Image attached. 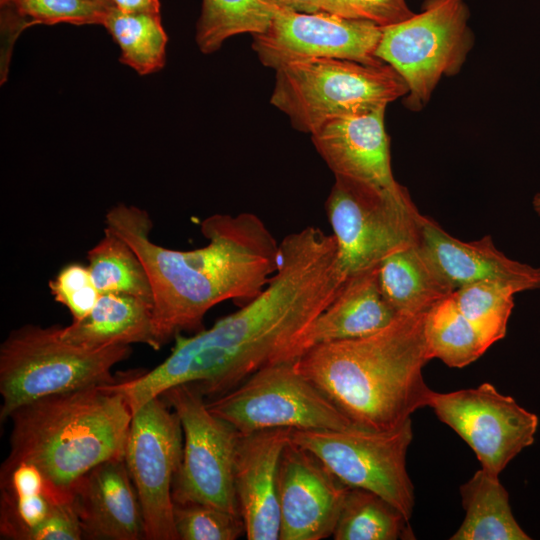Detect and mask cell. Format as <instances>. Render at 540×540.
<instances>
[{
  "label": "cell",
  "instance_id": "6da1fadb",
  "mask_svg": "<svg viewBox=\"0 0 540 540\" xmlns=\"http://www.w3.org/2000/svg\"><path fill=\"white\" fill-rule=\"evenodd\" d=\"M347 278L333 235L314 226L291 233L279 243L276 270L256 297L209 329L190 337L177 334L162 363L115 388L132 412L184 383L217 398L264 366L281 362Z\"/></svg>",
  "mask_w": 540,
  "mask_h": 540
},
{
  "label": "cell",
  "instance_id": "7a4b0ae2",
  "mask_svg": "<svg viewBox=\"0 0 540 540\" xmlns=\"http://www.w3.org/2000/svg\"><path fill=\"white\" fill-rule=\"evenodd\" d=\"M152 227L149 213L134 205L116 204L105 215V228L135 251L149 275L156 350L200 328L213 306L251 301L276 270L279 243L253 213L208 216L201 222L208 243L192 250L154 243Z\"/></svg>",
  "mask_w": 540,
  "mask_h": 540
},
{
  "label": "cell",
  "instance_id": "3957f363",
  "mask_svg": "<svg viewBox=\"0 0 540 540\" xmlns=\"http://www.w3.org/2000/svg\"><path fill=\"white\" fill-rule=\"evenodd\" d=\"M426 313L399 314L359 338L315 346L293 361L355 426L391 430L427 406Z\"/></svg>",
  "mask_w": 540,
  "mask_h": 540
},
{
  "label": "cell",
  "instance_id": "277c9868",
  "mask_svg": "<svg viewBox=\"0 0 540 540\" xmlns=\"http://www.w3.org/2000/svg\"><path fill=\"white\" fill-rule=\"evenodd\" d=\"M133 412L109 385L44 397L11 413L7 460L37 466L53 483L72 492L86 472L124 458Z\"/></svg>",
  "mask_w": 540,
  "mask_h": 540
},
{
  "label": "cell",
  "instance_id": "5b68a950",
  "mask_svg": "<svg viewBox=\"0 0 540 540\" xmlns=\"http://www.w3.org/2000/svg\"><path fill=\"white\" fill-rule=\"evenodd\" d=\"M131 353L130 345L97 348L69 343L60 326L27 324L12 330L0 346V419L32 401L117 380L112 368Z\"/></svg>",
  "mask_w": 540,
  "mask_h": 540
},
{
  "label": "cell",
  "instance_id": "8992f818",
  "mask_svg": "<svg viewBox=\"0 0 540 540\" xmlns=\"http://www.w3.org/2000/svg\"><path fill=\"white\" fill-rule=\"evenodd\" d=\"M275 72L270 103L310 135L329 120L386 108L408 93L404 79L386 63L313 58L285 63Z\"/></svg>",
  "mask_w": 540,
  "mask_h": 540
},
{
  "label": "cell",
  "instance_id": "52a82bcc",
  "mask_svg": "<svg viewBox=\"0 0 540 540\" xmlns=\"http://www.w3.org/2000/svg\"><path fill=\"white\" fill-rule=\"evenodd\" d=\"M325 210L347 277L375 268L389 255L419 241L422 214L407 189L384 191L335 176Z\"/></svg>",
  "mask_w": 540,
  "mask_h": 540
},
{
  "label": "cell",
  "instance_id": "ba28073f",
  "mask_svg": "<svg viewBox=\"0 0 540 540\" xmlns=\"http://www.w3.org/2000/svg\"><path fill=\"white\" fill-rule=\"evenodd\" d=\"M464 0H425L410 19L382 28L375 55L408 86L405 105L423 108L442 76L461 69L473 43Z\"/></svg>",
  "mask_w": 540,
  "mask_h": 540
},
{
  "label": "cell",
  "instance_id": "9c48e42d",
  "mask_svg": "<svg viewBox=\"0 0 540 540\" xmlns=\"http://www.w3.org/2000/svg\"><path fill=\"white\" fill-rule=\"evenodd\" d=\"M411 423L391 430L291 429L290 440L312 452L345 485L378 494L409 520L415 505L406 466Z\"/></svg>",
  "mask_w": 540,
  "mask_h": 540
},
{
  "label": "cell",
  "instance_id": "30bf717a",
  "mask_svg": "<svg viewBox=\"0 0 540 540\" xmlns=\"http://www.w3.org/2000/svg\"><path fill=\"white\" fill-rule=\"evenodd\" d=\"M160 396L178 415L183 430L173 502L210 505L241 516L234 488L235 452L241 433L209 410L194 383L173 386Z\"/></svg>",
  "mask_w": 540,
  "mask_h": 540
},
{
  "label": "cell",
  "instance_id": "8fae6325",
  "mask_svg": "<svg viewBox=\"0 0 540 540\" xmlns=\"http://www.w3.org/2000/svg\"><path fill=\"white\" fill-rule=\"evenodd\" d=\"M207 406L241 434L273 428L357 427L295 369L293 361L264 366L233 390L207 401Z\"/></svg>",
  "mask_w": 540,
  "mask_h": 540
},
{
  "label": "cell",
  "instance_id": "7c38bea8",
  "mask_svg": "<svg viewBox=\"0 0 540 540\" xmlns=\"http://www.w3.org/2000/svg\"><path fill=\"white\" fill-rule=\"evenodd\" d=\"M157 396L133 413L124 460L137 490L145 539L179 540L172 488L182 462L183 430L178 415Z\"/></svg>",
  "mask_w": 540,
  "mask_h": 540
},
{
  "label": "cell",
  "instance_id": "4fadbf2b",
  "mask_svg": "<svg viewBox=\"0 0 540 540\" xmlns=\"http://www.w3.org/2000/svg\"><path fill=\"white\" fill-rule=\"evenodd\" d=\"M427 406L469 445L481 468L495 476L534 443L539 425L536 414L488 382L447 393L431 390Z\"/></svg>",
  "mask_w": 540,
  "mask_h": 540
},
{
  "label": "cell",
  "instance_id": "5bb4252c",
  "mask_svg": "<svg viewBox=\"0 0 540 540\" xmlns=\"http://www.w3.org/2000/svg\"><path fill=\"white\" fill-rule=\"evenodd\" d=\"M382 28L325 11L296 12L278 7L269 27L252 35V48L269 68L298 60L336 58L384 64L376 55Z\"/></svg>",
  "mask_w": 540,
  "mask_h": 540
},
{
  "label": "cell",
  "instance_id": "9a60e30c",
  "mask_svg": "<svg viewBox=\"0 0 540 540\" xmlns=\"http://www.w3.org/2000/svg\"><path fill=\"white\" fill-rule=\"evenodd\" d=\"M0 492L2 539H83L72 492L57 486L34 464L6 459Z\"/></svg>",
  "mask_w": 540,
  "mask_h": 540
},
{
  "label": "cell",
  "instance_id": "2e32d148",
  "mask_svg": "<svg viewBox=\"0 0 540 540\" xmlns=\"http://www.w3.org/2000/svg\"><path fill=\"white\" fill-rule=\"evenodd\" d=\"M349 488L312 452L289 440L278 470L279 540L332 536Z\"/></svg>",
  "mask_w": 540,
  "mask_h": 540
},
{
  "label": "cell",
  "instance_id": "e0dca14e",
  "mask_svg": "<svg viewBox=\"0 0 540 540\" xmlns=\"http://www.w3.org/2000/svg\"><path fill=\"white\" fill-rule=\"evenodd\" d=\"M291 428L241 434L234 460V488L248 540H279L278 470Z\"/></svg>",
  "mask_w": 540,
  "mask_h": 540
},
{
  "label": "cell",
  "instance_id": "ac0fdd59",
  "mask_svg": "<svg viewBox=\"0 0 540 540\" xmlns=\"http://www.w3.org/2000/svg\"><path fill=\"white\" fill-rule=\"evenodd\" d=\"M386 108L327 121L311 134L312 142L334 176L377 189L402 192L392 173Z\"/></svg>",
  "mask_w": 540,
  "mask_h": 540
},
{
  "label": "cell",
  "instance_id": "d6986e66",
  "mask_svg": "<svg viewBox=\"0 0 540 540\" xmlns=\"http://www.w3.org/2000/svg\"><path fill=\"white\" fill-rule=\"evenodd\" d=\"M72 498L84 539H145L139 497L124 458L102 462L82 475Z\"/></svg>",
  "mask_w": 540,
  "mask_h": 540
},
{
  "label": "cell",
  "instance_id": "ffe728a7",
  "mask_svg": "<svg viewBox=\"0 0 540 540\" xmlns=\"http://www.w3.org/2000/svg\"><path fill=\"white\" fill-rule=\"evenodd\" d=\"M419 244L454 290L481 280L509 282L521 292L540 289V266L510 259L489 235L464 242L422 215Z\"/></svg>",
  "mask_w": 540,
  "mask_h": 540
},
{
  "label": "cell",
  "instance_id": "44dd1931",
  "mask_svg": "<svg viewBox=\"0 0 540 540\" xmlns=\"http://www.w3.org/2000/svg\"><path fill=\"white\" fill-rule=\"evenodd\" d=\"M398 314L379 288L377 267L348 276L330 304L299 334L281 362L329 342L370 335Z\"/></svg>",
  "mask_w": 540,
  "mask_h": 540
},
{
  "label": "cell",
  "instance_id": "7402d4cb",
  "mask_svg": "<svg viewBox=\"0 0 540 540\" xmlns=\"http://www.w3.org/2000/svg\"><path fill=\"white\" fill-rule=\"evenodd\" d=\"M65 341L89 348L143 343L156 350L152 307L125 294L105 293L83 319L60 326Z\"/></svg>",
  "mask_w": 540,
  "mask_h": 540
},
{
  "label": "cell",
  "instance_id": "603a6c76",
  "mask_svg": "<svg viewBox=\"0 0 540 540\" xmlns=\"http://www.w3.org/2000/svg\"><path fill=\"white\" fill-rule=\"evenodd\" d=\"M377 278L384 299L398 315L427 313L454 291L419 241L386 257L377 266Z\"/></svg>",
  "mask_w": 540,
  "mask_h": 540
},
{
  "label": "cell",
  "instance_id": "cb8c5ba5",
  "mask_svg": "<svg viewBox=\"0 0 540 540\" xmlns=\"http://www.w3.org/2000/svg\"><path fill=\"white\" fill-rule=\"evenodd\" d=\"M482 468L460 487L465 517L451 540H530L516 521L509 494Z\"/></svg>",
  "mask_w": 540,
  "mask_h": 540
},
{
  "label": "cell",
  "instance_id": "d4e9b609",
  "mask_svg": "<svg viewBox=\"0 0 540 540\" xmlns=\"http://www.w3.org/2000/svg\"><path fill=\"white\" fill-rule=\"evenodd\" d=\"M115 6L96 0H0L1 83L8 75L16 39L33 25H102Z\"/></svg>",
  "mask_w": 540,
  "mask_h": 540
},
{
  "label": "cell",
  "instance_id": "484cf974",
  "mask_svg": "<svg viewBox=\"0 0 540 540\" xmlns=\"http://www.w3.org/2000/svg\"><path fill=\"white\" fill-rule=\"evenodd\" d=\"M88 268L100 292L134 296L153 310V290L145 266L119 236L104 228L102 239L87 253Z\"/></svg>",
  "mask_w": 540,
  "mask_h": 540
},
{
  "label": "cell",
  "instance_id": "4316f807",
  "mask_svg": "<svg viewBox=\"0 0 540 540\" xmlns=\"http://www.w3.org/2000/svg\"><path fill=\"white\" fill-rule=\"evenodd\" d=\"M335 540L414 539L409 520L378 494L349 488L334 532Z\"/></svg>",
  "mask_w": 540,
  "mask_h": 540
},
{
  "label": "cell",
  "instance_id": "83f0119b",
  "mask_svg": "<svg viewBox=\"0 0 540 540\" xmlns=\"http://www.w3.org/2000/svg\"><path fill=\"white\" fill-rule=\"evenodd\" d=\"M278 6L269 0H202L195 40L204 54L216 52L228 38L264 32Z\"/></svg>",
  "mask_w": 540,
  "mask_h": 540
},
{
  "label": "cell",
  "instance_id": "f1b7e54d",
  "mask_svg": "<svg viewBox=\"0 0 540 540\" xmlns=\"http://www.w3.org/2000/svg\"><path fill=\"white\" fill-rule=\"evenodd\" d=\"M103 26L120 48V62L139 75L155 73L165 66L168 37L160 14L126 13L113 7Z\"/></svg>",
  "mask_w": 540,
  "mask_h": 540
},
{
  "label": "cell",
  "instance_id": "f546056e",
  "mask_svg": "<svg viewBox=\"0 0 540 540\" xmlns=\"http://www.w3.org/2000/svg\"><path fill=\"white\" fill-rule=\"evenodd\" d=\"M424 332L429 359H440L451 368H464L488 350L451 294L426 313Z\"/></svg>",
  "mask_w": 540,
  "mask_h": 540
},
{
  "label": "cell",
  "instance_id": "4dcf8cb0",
  "mask_svg": "<svg viewBox=\"0 0 540 540\" xmlns=\"http://www.w3.org/2000/svg\"><path fill=\"white\" fill-rule=\"evenodd\" d=\"M520 292L509 282L481 280L457 288L451 296L489 348L505 337L514 296Z\"/></svg>",
  "mask_w": 540,
  "mask_h": 540
},
{
  "label": "cell",
  "instance_id": "1f68e13d",
  "mask_svg": "<svg viewBox=\"0 0 540 540\" xmlns=\"http://www.w3.org/2000/svg\"><path fill=\"white\" fill-rule=\"evenodd\" d=\"M179 540H235L245 535L242 517L200 503H174Z\"/></svg>",
  "mask_w": 540,
  "mask_h": 540
},
{
  "label": "cell",
  "instance_id": "d6a6232c",
  "mask_svg": "<svg viewBox=\"0 0 540 540\" xmlns=\"http://www.w3.org/2000/svg\"><path fill=\"white\" fill-rule=\"evenodd\" d=\"M48 286L54 300L69 310L73 321L86 317L100 297L88 265L78 262L62 267Z\"/></svg>",
  "mask_w": 540,
  "mask_h": 540
},
{
  "label": "cell",
  "instance_id": "836d02e7",
  "mask_svg": "<svg viewBox=\"0 0 540 540\" xmlns=\"http://www.w3.org/2000/svg\"><path fill=\"white\" fill-rule=\"evenodd\" d=\"M320 11L380 28L402 23L415 14L405 0H322Z\"/></svg>",
  "mask_w": 540,
  "mask_h": 540
},
{
  "label": "cell",
  "instance_id": "e575fe53",
  "mask_svg": "<svg viewBox=\"0 0 540 540\" xmlns=\"http://www.w3.org/2000/svg\"><path fill=\"white\" fill-rule=\"evenodd\" d=\"M115 8L126 13L160 14L159 0H112Z\"/></svg>",
  "mask_w": 540,
  "mask_h": 540
},
{
  "label": "cell",
  "instance_id": "d590c367",
  "mask_svg": "<svg viewBox=\"0 0 540 540\" xmlns=\"http://www.w3.org/2000/svg\"><path fill=\"white\" fill-rule=\"evenodd\" d=\"M280 8L296 12L314 13L320 11L322 0H269Z\"/></svg>",
  "mask_w": 540,
  "mask_h": 540
},
{
  "label": "cell",
  "instance_id": "8d00e7d4",
  "mask_svg": "<svg viewBox=\"0 0 540 540\" xmlns=\"http://www.w3.org/2000/svg\"><path fill=\"white\" fill-rule=\"evenodd\" d=\"M532 206L536 214L540 216V192L534 195L532 199Z\"/></svg>",
  "mask_w": 540,
  "mask_h": 540
},
{
  "label": "cell",
  "instance_id": "74e56055",
  "mask_svg": "<svg viewBox=\"0 0 540 540\" xmlns=\"http://www.w3.org/2000/svg\"><path fill=\"white\" fill-rule=\"evenodd\" d=\"M96 1H99V2L104 3L106 5L114 6L112 0H96Z\"/></svg>",
  "mask_w": 540,
  "mask_h": 540
}]
</instances>
